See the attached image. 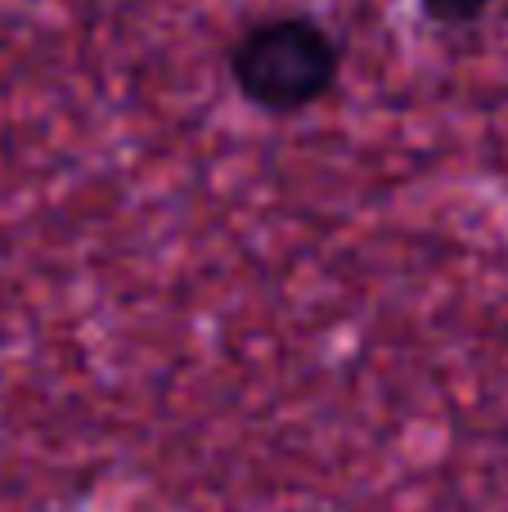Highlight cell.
<instances>
[{"instance_id":"2","label":"cell","mask_w":508,"mask_h":512,"mask_svg":"<svg viewBox=\"0 0 508 512\" xmlns=\"http://www.w3.org/2000/svg\"><path fill=\"white\" fill-rule=\"evenodd\" d=\"M495 0H414L419 18L437 32H464V27H477L486 14H491Z\"/></svg>"},{"instance_id":"1","label":"cell","mask_w":508,"mask_h":512,"mask_svg":"<svg viewBox=\"0 0 508 512\" xmlns=\"http://www.w3.org/2000/svg\"><path fill=\"white\" fill-rule=\"evenodd\" d=\"M342 50L338 32L315 14H266L239 32L230 45V81L248 108L266 117H297L338 90L342 81Z\"/></svg>"}]
</instances>
